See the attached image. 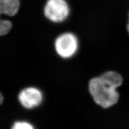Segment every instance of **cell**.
I'll return each instance as SVG.
<instances>
[{
	"label": "cell",
	"instance_id": "cell-1",
	"mask_svg": "<svg viewBox=\"0 0 129 129\" xmlns=\"http://www.w3.org/2000/svg\"><path fill=\"white\" fill-rule=\"evenodd\" d=\"M123 78L117 72L109 71L91 79L89 91L97 104L104 108L115 105L120 99L117 88L123 84Z\"/></svg>",
	"mask_w": 129,
	"mask_h": 129
},
{
	"label": "cell",
	"instance_id": "cell-2",
	"mask_svg": "<svg viewBox=\"0 0 129 129\" xmlns=\"http://www.w3.org/2000/svg\"><path fill=\"white\" fill-rule=\"evenodd\" d=\"M70 13L65 0H48L44 8L45 17L53 23H61L68 18Z\"/></svg>",
	"mask_w": 129,
	"mask_h": 129
},
{
	"label": "cell",
	"instance_id": "cell-3",
	"mask_svg": "<svg viewBox=\"0 0 129 129\" xmlns=\"http://www.w3.org/2000/svg\"><path fill=\"white\" fill-rule=\"evenodd\" d=\"M19 8V0H0V37L9 34L13 28L12 22L3 16H14L18 13Z\"/></svg>",
	"mask_w": 129,
	"mask_h": 129
},
{
	"label": "cell",
	"instance_id": "cell-4",
	"mask_svg": "<svg viewBox=\"0 0 129 129\" xmlns=\"http://www.w3.org/2000/svg\"><path fill=\"white\" fill-rule=\"evenodd\" d=\"M56 53L63 59L72 57L78 48V41L73 34L67 32L59 35L54 43Z\"/></svg>",
	"mask_w": 129,
	"mask_h": 129
},
{
	"label": "cell",
	"instance_id": "cell-5",
	"mask_svg": "<svg viewBox=\"0 0 129 129\" xmlns=\"http://www.w3.org/2000/svg\"><path fill=\"white\" fill-rule=\"evenodd\" d=\"M19 100L23 107L32 109L39 106L43 101L41 91L34 87H28L21 91Z\"/></svg>",
	"mask_w": 129,
	"mask_h": 129
},
{
	"label": "cell",
	"instance_id": "cell-6",
	"mask_svg": "<svg viewBox=\"0 0 129 129\" xmlns=\"http://www.w3.org/2000/svg\"><path fill=\"white\" fill-rule=\"evenodd\" d=\"M12 129H34V127L25 121L16 122L13 125Z\"/></svg>",
	"mask_w": 129,
	"mask_h": 129
},
{
	"label": "cell",
	"instance_id": "cell-7",
	"mask_svg": "<svg viewBox=\"0 0 129 129\" xmlns=\"http://www.w3.org/2000/svg\"><path fill=\"white\" fill-rule=\"evenodd\" d=\"M126 28H127V32H128V34H129V13H128V23H127Z\"/></svg>",
	"mask_w": 129,
	"mask_h": 129
},
{
	"label": "cell",
	"instance_id": "cell-8",
	"mask_svg": "<svg viewBox=\"0 0 129 129\" xmlns=\"http://www.w3.org/2000/svg\"><path fill=\"white\" fill-rule=\"evenodd\" d=\"M3 102V97L2 96V94L0 93V105L2 104Z\"/></svg>",
	"mask_w": 129,
	"mask_h": 129
}]
</instances>
